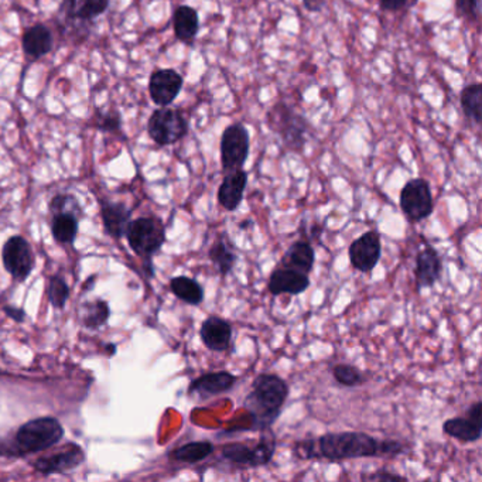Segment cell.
I'll list each match as a JSON object with an SVG mask.
<instances>
[{
    "mask_svg": "<svg viewBox=\"0 0 482 482\" xmlns=\"http://www.w3.org/2000/svg\"><path fill=\"white\" fill-rule=\"evenodd\" d=\"M288 382L276 374H259L252 382L249 395L245 398V409L249 412L252 424L248 431H266L281 417L288 400Z\"/></svg>",
    "mask_w": 482,
    "mask_h": 482,
    "instance_id": "6da1fadb",
    "label": "cell"
},
{
    "mask_svg": "<svg viewBox=\"0 0 482 482\" xmlns=\"http://www.w3.org/2000/svg\"><path fill=\"white\" fill-rule=\"evenodd\" d=\"M381 441L362 431L327 433L314 440V458H326L328 462L357 460V458L381 457Z\"/></svg>",
    "mask_w": 482,
    "mask_h": 482,
    "instance_id": "7a4b0ae2",
    "label": "cell"
},
{
    "mask_svg": "<svg viewBox=\"0 0 482 482\" xmlns=\"http://www.w3.org/2000/svg\"><path fill=\"white\" fill-rule=\"evenodd\" d=\"M64 427L56 417H38L21 424L14 436V450L19 455L35 454L59 445Z\"/></svg>",
    "mask_w": 482,
    "mask_h": 482,
    "instance_id": "3957f363",
    "label": "cell"
},
{
    "mask_svg": "<svg viewBox=\"0 0 482 482\" xmlns=\"http://www.w3.org/2000/svg\"><path fill=\"white\" fill-rule=\"evenodd\" d=\"M267 125L272 132L281 136L288 150L303 152L310 132V122L304 115L296 112L288 104L278 102L267 114Z\"/></svg>",
    "mask_w": 482,
    "mask_h": 482,
    "instance_id": "277c9868",
    "label": "cell"
},
{
    "mask_svg": "<svg viewBox=\"0 0 482 482\" xmlns=\"http://www.w3.org/2000/svg\"><path fill=\"white\" fill-rule=\"evenodd\" d=\"M129 247L132 248L146 266L152 269V259L166 242V228L162 219L156 217H140L129 223L126 229Z\"/></svg>",
    "mask_w": 482,
    "mask_h": 482,
    "instance_id": "5b68a950",
    "label": "cell"
},
{
    "mask_svg": "<svg viewBox=\"0 0 482 482\" xmlns=\"http://www.w3.org/2000/svg\"><path fill=\"white\" fill-rule=\"evenodd\" d=\"M81 205L74 195L57 194L50 201L51 214V233L57 243L73 245L80 223Z\"/></svg>",
    "mask_w": 482,
    "mask_h": 482,
    "instance_id": "8992f818",
    "label": "cell"
},
{
    "mask_svg": "<svg viewBox=\"0 0 482 482\" xmlns=\"http://www.w3.org/2000/svg\"><path fill=\"white\" fill-rule=\"evenodd\" d=\"M147 133L159 146H170L187 135L188 122L178 109L160 107L147 122Z\"/></svg>",
    "mask_w": 482,
    "mask_h": 482,
    "instance_id": "52a82bcc",
    "label": "cell"
},
{
    "mask_svg": "<svg viewBox=\"0 0 482 482\" xmlns=\"http://www.w3.org/2000/svg\"><path fill=\"white\" fill-rule=\"evenodd\" d=\"M276 451V439L269 431V436L264 434L254 447L247 443H228L221 447V455L233 464L245 465L250 469H257L267 465L273 458Z\"/></svg>",
    "mask_w": 482,
    "mask_h": 482,
    "instance_id": "ba28073f",
    "label": "cell"
},
{
    "mask_svg": "<svg viewBox=\"0 0 482 482\" xmlns=\"http://www.w3.org/2000/svg\"><path fill=\"white\" fill-rule=\"evenodd\" d=\"M221 164L225 173L240 170L249 157L250 139L247 126L243 123H233L226 126L221 136Z\"/></svg>",
    "mask_w": 482,
    "mask_h": 482,
    "instance_id": "9c48e42d",
    "label": "cell"
},
{
    "mask_svg": "<svg viewBox=\"0 0 482 482\" xmlns=\"http://www.w3.org/2000/svg\"><path fill=\"white\" fill-rule=\"evenodd\" d=\"M399 205L412 223H419L433 214L434 201L431 185L424 178H412L400 190Z\"/></svg>",
    "mask_w": 482,
    "mask_h": 482,
    "instance_id": "30bf717a",
    "label": "cell"
},
{
    "mask_svg": "<svg viewBox=\"0 0 482 482\" xmlns=\"http://www.w3.org/2000/svg\"><path fill=\"white\" fill-rule=\"evenodd\" d=\"M4 271L18 283L25 281L35 269V254L23 236H12L2 248Z\"/></svg>",
    "mask_w": 482,
    "mask_h": 482,
    "instance_id": "8fae6325",
    "label": "cell"
},
{
    "mask_svg": "<svg viewBox=\"0 0 482 482\" xmlns=\"http://www.w3.org/2000/svg\"><path fill=\"white\" fill-rule=\"evenodd\" d=\"M348 255L355 271L372 273L381 260V233L376 229H369L361 236H358L357 240L351 243Z\"/></svg>",
    "mask_w": 482,
    "mask_h": 482,
    "instance_id": "7c38bea8",
    "label": "cell"
},
{
    "mask_svg": "<svg viewBox=\"0 0 482 482\" xmlns=\"http://www.w3.org/2000/svg\"><path fill=\"white\" fill-rule=\"evenodd\" d=\"M83 462H85V451L81 446L70 443L54 454L38 458L35 462V469L36 471L44 474V476H54V474L73 471Z\"/></svg>",
    "mask_w": 482,
    "mask_h": 482,
    "instance_id": "4fadbf2b",
    "label": "cell"
},
{
    "mask_svg": "<svg viewBox=\"0 0 482 482\" xmlns=\"http://www.w3.org/2000/svg\"><path fill=\"white\" fill-rule=\"evenodd\" d=\"M183 76L173 68H162L150 75L149 95L159 107H169L176 101L183 88Z\"/></svg>",
    "mask_w": 482,
    "mask_h": 482,
    "instance_id": "5bb4252c",
    "label": "cell"
},
{
    "mask_svg": "<svg viewBox=\"0 0 482 482\" xmlns=\"http://www.w3.org/2000/svg\"><path fill=\"white\" fill-rule=\"evenodd\" d=\"M240 381L238 376L228 371L209 372L198 376L188 386V396L200 400H207L214 396L223 395Z\"/></svg>",
    "mask_w": 482,
    "mask_h": 482,
    "instance_id": "9a60e30c",
    "label": "cell"
},
{
    "mask_svg": "<svg viewBox=\"0 0 482 482\" xmlns=\"http://www.w3.org/2000/svg\"><path fill=\"white\" fill-rule=\"evenodd\" d=\"M443 274V259L436 248L426 243L416 257L415 278H416L417 292L422 288H433Z\"/></svg>",
    "mask_w": 482,
    "mask_h": 482,
    "instance_id": "2e32d148",
    "label": "cell"
},
{
    "mask_svg": "<svg viewBox=\"0 0 482 482\" xmlns=\"http://www.w3.org/2000/svg\"><path fill=\"white\" fill-rule=\"evenodd\" d=\"M309 288L310 279L307 274L288 269V267H276L267 281V290L272 296H298Z\"/></svg>",
    "mask_w": 482,
    "mask_h": 482,
    "instance_id": "e0dca14e",
    "label": "cell"
},
{
    "mask_svg": "<svg viewBox=\"0 0 482 482\" xmlns=\"http://www.w3.org/2000/svg\"><path fill=\"white\" fill-rule=\"evenodd\" d=\"M200 338L209 351L224 352L231 347L233 326L223 317L211 314L202 321Z\"/></svg>",
    "mask_w": 482,
    "mask_h": 482,
    "instance_id": "ac0fdd59",
    "label": "cell"
},
{
    "mask_svg": "<svg viewBox=\"0 0 482 482\" xmlns=\"http://www.w3.org/2000/svg\"><path fill=\"white\" fill-rule=\"evenodd\" d=\"M111 0H63L59 13L70 23L90 25L108 11Z\"/></svg>",
    "mask_w": 482,
    "mask_h": 482,
    "instance_id": "d6986e66",
    "label": "cell"
},
{
    "mask_svg": "<svg viewBox=\"0 0 482 482\" xmlns=\"http://www.w3.org/2000/svg\"><path fill=\"white\" fill-rule=\"evenodd\" d=\"M248 173L240 170L229 171L218 188V202L226 211L233 212L240 209L243 201V194L247 190Z\"/></svg>",
    "mask_w": 482,
    "mask_h": 482,
    "instance_id": "ffe728a7",
    "label": "cell"
},
{
    "mask_svg": "<svg viewBox=\"0 0 482 482\" xmlns=\"http://www.w3.org/2000/svg\"><path fill=\"white\" fill-rule=\"evenodd\" d=\"M101 217L104 221L105 233L115 240H121L126 235L129 223L132 221V211L123 202H101Z\"/></svg>",
    "mask_w": 482,
    "mask_h": 482,
    "instance_id": "44dd1931",
    "label": "cell"
},
{
    "mask_svg": "<svg viewBox=\"0 0 482 482\" xmlns=\"http://www.w3.org/2000/svg\"><path fill=\"white\" fill-rule=\"evenodd\" d=\"M21 47L28 59H38L47 56L54 47L51 30L43 23L32 26L21 36Z\"/></svg>",
    "mask_w": 482,
    "mask_h": 482,
    "instance_id": "7402d4cb",
    "label": "cell"
},
{
    "mask_svg": "<svg viewBox=\"0 0 482 482\" xmlns=\"http://www.w3.org/2000/svg\"><path fill=\"white\" fill-rule=\"evenodd\" d=\"M316 264V252L307 241H296L281 257L279 266L288 267L309 276Z\"/></svg>",
    "mask_w": 482,
    "mask_h": 482,
    "instance_id": "603a6c76",
    "label": "cell"
},
{
    "mask_svg": "<svg viewBox=\"0 0 482 482\" xmlns=\"http://www.w3.org/2000/svg\"><path fill=\"white\" fill-rule=\"evenodd\" d=\"M173 28L178 42L193 44L200 30V16L194 7L178 6L173 14Z\"/></svg>",
    "mask_w": 482,
    "mask_h": 482,
    "instance_id": "cb8c5ba5",
    "label": "cell"
},
{
    "mask_svg": "<svg viewBox=\"0 0 482 482\" xmlns=\"http://www.w3.org/2000/svg\"><path fill=\"white\" fill-rule=\"evenodd\" d=\"M209 260L216 265L219 274L225 278L231 272L233 271L236 262H238V255L233 250V243L229 241L225 233H219L217 240L212 243L209 252Z\"/></svg>",
    "mask_w": 482,
    "mask_h": 482,
    "instance_id": "d4e9b609",
    "label": "cell"
},
{
    "mask_svg": "<svg viewBox=\"0 0 482 482\" xmlns=\"http://www.w3.org/2000/svg\"><path fill=\"white\" fill-rule=\"evenodd\" d=\"M109 317H111V309H109L108 303L102 300V298L87 300V302L81 304V324L87 330H99L105 324L108 323Z\"/></svg>",
    "mask_w": 482,
    "mask_h": 482,
    "instance_id": "484cf974",
    "label": "cell"
},
{
    "mask_svg": "<svg viewBox=\"0 0 482 482\" xmlns=\"http://www.w3.org/2000/svg\"><path fill=\"white\" fill-rule=\"evenodd\" d=\"M443 433L462 443H474L481 439L482 424L472 422L467 416L454 417L446 420L443 423Z\"/></svg>",
    "mask_w": 482,
    "mask_h": 482,
    "instance_id": "4316f807",
    "label": "cell"
},
{
    "mask_svg": "<svg viewBox=\"0 0 482 482\" xmlns=\"http://www.w3.org/2000/svg\"><path fill=\"white\" fill-rule=\"evenodd\" d=\"M214 451H216V446L212 445L211 441H191L171 451L169 457L173 462H183V464H198L204 462L205 458L209 457Z\"/></svg>",
    "mask_w": 482,
    "mask_h": 482,
    "instance_id": "83f0119b",
    "label": "cell"
},
{
    "mask_svg": "<svg viewBox=\"0 0 482 482\" xmlns=\"http://www.w3.org/2000/svg\"><path fill=\"white\" fill-rule=\"evenodd\" d=\"M170 290L178 300L190 305H200L204 302V288L195 279L176 276L170 281Z\"/></svg>",
    "mask_w": 482,
    "mask_h": 482,
    "instance_id": "f1b7e54d",
    "label": "cell"
},
{
    "mask_svg": "<svg viewBox=\"0 0 482 482\" xmlns=\"http://www.w3.org/2000/svg\"><path fill=\"white\" fill-rule=\"evenodd\" d=\"M482 85L479 83H470L462 92V108L465 116L476 125H481Z\"/></svg>",
    "mask_w": 482,
    "mask_h": 482,
    "instance_id": "f546056e",
    "label": "cell"
},
{
    "mask_svg": "<svg viewBox=\"0 0 482 482\" xmlns=\"http://www.w3.org/2000/svg\"><path fill=\"white\" fill-rule=\"evenodd\" d=\"M331 372H333V378L336 379V383H340L341 386L355 388V386L365 383L364 374L354 365L338 364L333 367Z\"/></svg>",
    "mask_w": 482,
    "mask_h": 482,
    "instance_id": "4dcf8cb0",
    "label": "cell"
},
{
    "mask_svg": "<svg viewBox=\"0 0 482 482\" xmlns=\"http://www.w3.org/2000/svg\"><path fill=\"white\" fill-rule=\"evenodd\" d=\"M47 297H49L50 304L54 309H64L66 307L68 297H70V288L67 285V281L61 276H59V274L50 278Z\"/></svg>",
    "mask_w": 482,
    "mask_h": 482,
    "instance_id": "1f68e13d",
    "label": "cell"
},
{
    "mask_svg": "<svg viewBox=\"0 0 482 482\" xmlns=\"http://www.w3.org/2000/svg\"><path fill=\"white\" fill-rule=\"evenodd\" d=\"M95 128L102 132L115 133L121 132L122 118L118 111L102 112L95 115Z\"/></svg>",
    "mask_w": 482,
    "mask_h": 482,
    "instance_id": "d6a6232c",
    "label": "cell"
},
{
    "mask_svg": "<svg viewBox=\"0 0 482 482\" xmlns=\"http://www.w3.org/2000/svg\"><path fill=\"white\" fill-rule=\"evenodd\" d=\"M482 0H455V12L460 18L471 23H478L481 18Z\"/></svg>",
    "mask_w": 482,
    "mask_h": 482,
    "instance_id": "836d02e7",
    "label": "cell"
},
{
    "mask_svg": "<svg viewBox=\"0 0 482 482\" xmlns=\"http://www.w3.org/2000/svg\"><path fill=\"white\" fill-rule=\"evenodd\" d=\"M405 451L403 443L398 440H381V448H379V455L382 457H396L402 454Z\"/></svg>",
    "mask_w": 482,
    "mask_h": 482,
    "instance_id": "e575fe53",
    "label": "cell"
},
{
    "mask_svg": "<svg viewBox=\"0 0 482 482\" xmlns=\"http://www.w3.org/2000/svg\"><path fill=\"white\" fill-rule=\"evenodd\" d=\"M417 0H379V6L383 12H400L407 6L416 4Z\"/></svg>",
    "mask_w": 482,
    "mask_h": 482,
    "instance_id": "d590c367",
    "label": "cell"
},
{
    "mask_svg": "<svg viewBox=\"0 0 482 482\" xmlns=\"http://www.w3.org/2000/svg\"><path fill=\"white\" fill-rule=\"evenodd\" d=\"M364 481H407V477L399 476V474H392V472H385L383 470L369 474V476H362Z\"/></svg>",
    "mask_w": 482,
    "mask_h": 482,
    "instance_id": "8d00e7d4",
    "label": "cell"
},
{
    "mask_svg": "<svg viewBox=\"0 0 482 482\" xmlns=\"http://www.w3.org/2000/svg\"><path fill=\"white\" fill-rule=\"evenodd\" d=\"M4 312L9 319L13 320L16 323H23L26 320L25 310L14 307V305H4Z\"/></svg>",
    "mask_w": 482,
    "mask_h": 482,
    "instance_id": "74e56055",
    "label": "cell"
},
{
    "mask_svg": "<svg viewBox=\"0 0 482 482\" xmlns=\"http://www.w3.org/2000/svg\"><path fill=\"white\" fill-rule=\"evenodd\" d=\"M482 409V403L481 400H477L474 405H471V407H469V410H467V417L469 419H471L472 422H476V423L482 424L481 423V412Z\"/></svg>",
    "mask_w": 482,
    "mask_h": 482,
    "instance_id": "f35d334b",
    "label": "cell"
},
{
    "mask_svg": "<svg viewBox=\"0 0 482 482\" xmlns=\"http://www.w3.org/2000/svg\"><path fill=\"white\" fill-rule=\"evenodd\" d=\"M303 6H304L305 11L319 13L326 6V0H303Z\"/></svg>",
    "mask_w": 482,
    "mask_h": 482,
    "instance_id": "ab89813d",
    "label": "cell"
},
{
    "mask_svg": "<svg viewBox=\"0 0 482 482\" xmlns=\"http://www.w3.org/2000/svg\"><path fill=\"white\" fill-rule=\"evenodd\" d=\"M95 281H97V276H91V278H88V281H85L83 285V292H90V290H92V288H94Z\"/></svg>",
    "mask_w": 482,
    "mask_h": 482,
    "instance_id": "60d3db41",
    "label": "cell"
},
{
    "mask_svg": "<svg viewBox=\"0 0 482 482\" xmlns=\"http://www.w3.org/2000/svg\"><path fill=\"white\" fill-rule=\"evenodd\" d=\"M105 352L108 354V357H114L116 354V344H107L104 347Z\"/></svg>",
    "mask_w": 482,
    "mask_h": 482,
    "instance_id": "b9f144b4",
    "label": "cell"
}]
</instances>
